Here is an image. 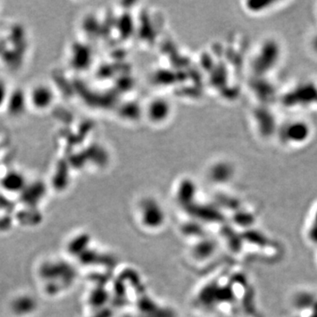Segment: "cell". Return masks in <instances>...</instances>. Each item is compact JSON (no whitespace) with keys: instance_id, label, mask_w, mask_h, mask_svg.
<instances>
[{"instance_id":"7a4b0ae2","label":"cell","mask_w":317,"mask_h":317,"mask_svg":"<svg viewBox=\"0 0 317 317\" xmlns=\"http://www.w3.org/2000/svg\"><path fill=\"white\" fill-rule=\"evenodd\" d=\"M36 301L30 295H22L19 297L13 303V309L17 314H29L35 310Z\"/></svg>"},{"instance_id":"3957f363","label":"cell","mask_w":317,"mask_h":317,"mask_svg":"<svg viewBox=\"0 0 317 317\" xmlns=\"http://www.w3.org/2000/svg\"><path fill=\"white\" fill-rule=\"evenodd\" d=\"M313 48H314V50L317 52V35L314 37V40H313Z\"/></svg>"},{"instance_id":"6da1fadb","label":"cell","mask_w":317,"mask_h":317,"mask_svg":"<svg viewBox=\"0 0 317 317\" xmlns=\"http://www.w3.org/2000/svg\"><path fill=\"white\" fill-rule=\"evenodd\" d=\"M310 136V128L306 122H293L286 131L287 139L293 143H302Z\"/></svg>"}]
</instances>
